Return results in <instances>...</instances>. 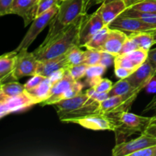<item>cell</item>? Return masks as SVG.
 I'll use <instances>...</instances> for the list:
<instances>
[{
  "label": "cell",
  "instance_id": "cell-8",
  "mask_svg": "<svg viewBox=\"0 0 156 156\" xmlns=\"http://www.w3.org/2000/svg\"><path fill=\"white\" fill-rule=\"evenodd\" d=\"M105 26L100 13L95 11L93 14L87 15L81 27L79 35V47H85L95 34Z\"/></svg>",
  "mask_w": 156,
  "mask_h": 156
},
{
  "label": "cell",
  "instance_id": "cell-50",
  "mask_svg": "<svg viewBox=\"0 0 156 156\" xmlns=\"http://www.w3.org/2000/svg\"><path fill=\"white\" fill-rule=\"evenodd\" d=\"M31 1H34V2H38V0H31Z\"/></svg>",
  "mask_w": 156,
  "mask_h": 156
},
{
  "label": "cell",
  "instance_id": "cell-41",
  "mask_svg": "<svg viewBox=\"0 0 156 156\" xmlns=\"http://www.w3.org/2000/svg\"><path fill=\"white\" fill-rule=\"evenodd\" d=\"M147 59L152 64V67L155 69V74L156 76V47L154 49L151 48L149 50V54H148Z\"/></svg>",
  "mask_w": 156,
  "mask_h": 156
},
{
  "label": "cell",
  "instance_id": "cell-33",
  "mask_svg": "<svg viewBox=\"0 0 156 156\" xmlns=\"http://www.w3.org/2000/svg\"><path fill=\"white\" fill-rule=\"evenodd\" d=\"M113 86V82L108 79H101L94 87L95 91L98 92H109Z\"/></svg>",
  "mask_w": 156,
  "mask_h": 156
},
{
  "label": "cell",
  "instance_id": "cell-28",
  "mask_svg": "<svg viewBox=\"0 0 156 156\" xmlns=\"http://www.w3.org/2000/svg\"><path fill=\"white\" fill-rule=\"evenodd\" d=\"M129 8L138 12L156 13V0H141Z\"/></svg>",
  "mask_w": 156,
  "mask_h": 156
},
{
  "label": "cell",
  "instance_id": "cell-34",
  "mask_svg": "<svg viewBox=\"0 0 156 156\" xmlns=\"http://www.w3.org/2000/svg\"><path fill=\"white\" fill-rule=\"evenodd\" d=\"M85 93H86V94L90 98L93 99L94 101H97L98 102L103 101L106 100L107 98H109L108 92H98L92 87H90L89 89L87 90Z\"/></svg>",
  "mask_w": 156,
  "mask_h": 156
},
{
  "label": "cell",
  "instance_id": "cell-31",
  "mask_svg": "<svg viewBox=\"0 0 156 156\" xmlns=\"http://www.w3.org/2000/svg\"><path fill=\"white\" fill-rule=\"evenodd\" d=\"M88 67V65L82 63L79 64V65L70 66L67 67L66 69L68 70L69 73H70L71 76L75 80L79 81V79L85 77Z\"/></svg>",
  "mask_w": 156,
  "mask_h": 156
},
{
  "label": "cell",
  "instance_id": "cell-20",
  "mask_svg": "<svg viewBox=\"0 0 156 156\" xmlns=\"http://www.w3.org/2000/svg\"><path fill=\"white\" fill-rule=\"evenodd\" d=\"M17 53L18 52L14 50L0 56V82L2 84L9 77H12Z\"/></svg>",
  "mask_w": 156,
  "mask_h": 156
},
{
  "label": "cell",
  "instance_id": "cell-16",
  "mask_svg": "<svg viewBox=\"0 0 156 156\" xmlns=\"http://www.w3.org/2000/svg\"><path fill=\"white\" fill-rule=\"evenodd\" d=\"M66 53L67 52L57 57L46 59V60H38L37 74L48 78L58 70L61 69H66L68 67Z\"/></svg>",
  "mask_w": 156,
  "mask_h": 156
},
{
  "label": "cell",
  "instance_id": "cell-48",
  "mask_svg": "<svg viewBox=\"0 0 156 156\" xmlns=\"http://www.w3.org/2000/svg\"><path fill=\"white\" fill-rule=\"evenodd\" d=\"M91 1V0H84V2H85V13H87V7H88V3H89V2Z\"/></svg>",
  "mask_w": 156,
  "mask_h": 156
},
{
  "label": "cell",
  "instance_id": "cell-40",
  "mask_svg": "<svg viewBox=\"0 0 156 156\" xmlns=\"http://www.w3.org/2000/svg\"><path fill=\"white\" fill-rule=\"evenodd\" d=\"M131 156H156V145L150 146L134 152Z\"/></svg>",
  "mask_w": 156,
  "mask_h": 156
},
{
  "label": "cell",
  "instance_id": "cell-19",
  "mask_svg": "<svg viewBox=\"0 0 156 156\" xmlns=\"http://www.w3.org/2000/svg\"><path fill=\"white\" fill-rule=\"evenodd\" d=\"M53 84V82L50 78H46L37 87L25 91L29 97L35 102V104H40L50 97Z\"/></svg>",
  "mask_w": 156,
  "mask_h": 156
},
{
  "label": "cell",
  "instance_id": "cell-4",
  "mask_svg": "<svg viewBox=\"0 0 156 156\" xmlns=\"http://www.w3.org/2000/svg\"><path fill=\"white\" fill-rule=\"evenodd\" d=\"M59 4L55 5L52 8H50L49 10L45 12L44 13L38 15L34 18L31 22L30 28L28 29L27 32L24 37H23L22 41L20 43L18 47L15 49V51L18 52L21 50H27L30 47V44L34 41L37 37L38 36L40 33L47 27L48 24H50V21H52L56 14L57 13L59 10Z\"/></svg>",
  "mask_w": 156,
  "mask_h": 156
},
{
  "label": "cell",
  "instance_id": "cell-2",
  "mask_svg": "<svg viewBox=\"0 0 156 156\" xmlns=\"http://www.w3.org/2000/svg\"><path fill=\"white\" fill-rule=\"evenodd\" d=\"M85 12L84 0H62L57 13L50 23V29L44 42L60 33Z\"/></svg>",
  "mask_w": 156,
  "mask_h": 156
},
{
  "label": "cell",
  "instance_id": "cell-46",
  "mask_svg": "<svg viewBox=\"0 0 156 156\" xmlns=\"http://www.w3.org/2000/svg\"><path fill=\"white\" fill-rule=\"evenodd\" d=\"M140 1H141V0H125V3H126V7L129 8L130 7L131 5L136 4V3Z\"/></svg>",
  "mask_w": 156,
  "mask_h": 156
},
{
  "label": "cell",
  "instance_id": "cell-27",
  "mask_svg": "<svg viewBox=\"0 0 156 156\" xmlns=\"http://www.w3.org/2000/svg\"><path fill=\"white\" fill-rule=\"evenodd\" d=\"M84 58H85V51L81 50L79 46L72 47L66 53L68 66L82 64Z\"/></svg>",
  "mask_w": 156,
  "mask_h": 156
},
{
  "label": "cell",
  "instance_id": "cell-12",
  "mask_svg": "<svg viewBox=\"0 0 156 156\" xmlns=\"http://www.w3.org/2000/svg\"><path fill=\"white\" fill-rule=\"evenodd\" d=\"M60 121L69 123L75 119L82 118L93 114H102L100 108V102L90 98L83 106L68 112H57Z\"/></svg>",
  "mask_w": 156,
  "mask_h": 156
},
{
  "label": "cell",
  "instance_id": "cell-35",
  "mask_svg": "<svg viewBox=\"0 0 156 156\" xmlns=\"http://www.w3.org/2000/svg\"><path fill=\"white\" fill-rule=\"evenodd\" d=\"M115 57L116 56L111 54V53L105 51H101V56L99 65H101L103 66L106 67V68H108L111 66L114 65Z\"/></svg>",
  "mask_w": 156,
  "mask_h": 156
},
{
  "label": "cell",
  "instance_id": "cell-43",
  "mask_svg": "<svg viewBox=\"0 0 156 156\" xmlns=\"http://www.w3.org/2000/svg\"><path fill=\"white\" fill-rule=\"evenodd\" d=\"M143 133H146L147 135L152 136L155 137L156 138V123H151L148 126L146 130L144 131Z\"/></svg>",
  "mask_w": 156,
  "mask_h": 156
},
{
  "label": "cell",
  "instance_id": "cell-32",
  "mask_svg": "<svg viewBox=\"0 0 156 156\" xmlns=\"http://www.w3.org/2000/svg\"><path fill=\"white\" fill-rule=\"evenodd\" d=\"M62 0H38L37 2V16L47 12V10L54 6L60 4Z\"/></svg>",
  "mask_w": 156,
  "mask_h": 156
},
{
  "label": "cell",
  "instance_id": "cell-17",
  "mask_svg": "<svg viewBox=\"0 0 156 156\" xmlns=\"http://www.w3.org/2000/svg\"><path fill=\"white\" fill-rule=\"evenodd\" d=\"M123 0H116L107 3H102L98 11L100 13L105 25H108L111 21L121 15L126 9Z\"/></svg>",
  "mask_w": 156,
  "mask_h": 156
},
{
  "label": "cell",
  "instance_id": "cell-24",
  "mask_svg": "<svg viewBox=\"0 0 156 156\" xmlns=\"http://www.w3.org/2000/svg\"><path fill=\"white\" fill-rule=\"evenodd\" d=\"M109 30L110 27H108V25H105L91 37V39L85 44V47H86V49H95V50H101L102 47L108 37Z\"/></svg>",
  "mask_w": 156,
  "mask_h": 156
},
{
  "label": "cell",
  "instance_id": "cell-51",
  "mask_svg": "<svg viewBox=\"0 0 156 156\" xmlns=\"http://www.w3.org/2000/svg\"><path fill=\"white\" fill-rule=\"evenodd\" d=\"M1 85H2V83H1V82H0V87H1Z\"/></svg>",
  "mask_w": 156,
  "mask_h": 156
},
{
  "label": "cell",
  "instance_id": "cell-18",
  "mask_svg": "<svg viewBox=\"0 0 156 156\" xmlns=\"http://www.w3.org/2000/svg\"><path fill=\"white\" fill-rule=\"evenodd\" d=\"M90 98L86 94V93H80L78 95L71 98H67L61 100L55 103L54 106L57 112H68L73 111L80 107L85 105L89 101Z\"/></svg>",
  "mask_w": 156,
  "mask_h": 156
},
{
  "label": "cell",
  "instance_id": "cell-49",
  "mask_svg": "<svg viewBox=\"0 0 156 156\" xmlns=\"http://www.w3.org/2000/svg\"><path fill=\"white\" fill-rule=\"evenodd\" d=\"M156 123V116L155 115L154 117H152V118H151V123Z\"/></svg>",
  "mask_w": 156,
  "mask_h": 156
},
{
  "label": "cell",
  "instance_id": "cell-45",
  "mask_svg": "<svg viewBox=\"0 0 156 156\" xmlns=\"http://www.w3.org/2000/svg\"><path fill=\"white\" fill-rule=\"evenodd\" d=\"M112 1H116V0H91V1L89 2V3H88L86 11L88 12V9H89L91 7H92L93 5H94L102 4V3H107V2H112ZM123 1H125V0H123Z\"/></svg>",
  "mask_w": 156,
  "mask_h": 156
},
{
  "label": "cell",
  "instance_id": "cell-14",
  "mask_svg": "<svg viewBox=\"0 0 156 156\" xmlns=\"http://www.w3.org/2000/svg\"><path fill=\"white\" fill-rule=\"evenodd\" d=\"M12 14L21 16L24 20V27H26L37 16V2L31 0H14Z\"/></svg>",
  "mask_w": 156,
  "mask_h": 156
},
{
  "label": "cell",
  "instance_id": "cell-7",
  "mask_svg": "<svg viewBox=\"0 0 156 156\" xmlns=\"http://www.w3.org/2000/svg\"><path fill=\"white\" fill-rule=\"evenodd\" d=\"M153 145H156L155 137L142 133L135 140L125 141L116 145L112 150V155L114 156L132 155L134 152Z\"/></svg>",
  "mask_w": 156,
  "mask_h": 156
},
{
  "label": "cell",
  "instance_id": "cell-5",
  "mask_svg": "<svg viewBox=\"0 0 156 156\" xmlns=\"http://www.w3.org/2000/svg\"><path fill=\"white\" fill-rule=\"evenodd\" d=\"M38 60L32 53L27 50H21L18 52L15 57V68L12 78L14 80H18L24 76H33L37 74Z\"/></svg>",
  "mask_w": 156,
  "mask_h": 156
},
{
  "label": "cell",
  "instance_id": "cell-23",
  "mask_svg": "<svg viewBox=\"0 0 156 156\" xmlns=\"http://www.w3.org/2000/svg\"><path fill=\"white\" fill-rule=\"evenodd\" d=\"M106 67L101 65L90 66L88 67L85 77H86V80L85 82V85H88L89 87H94L95 84L101 79V76L106 71Z\"/></svg>",
  "mask_w": 156,
  "mask_h": 156
},
{
  "label": "cell",
  "instance_id": "cell-36",
  "mask_svg": "<svg viewBox=\"0 0 156 156\" xmlns=\"http://www.w3.org/2000/svg\"><path fill=\"white\" fill-rule=\"evenodd\" d=\"M45 79L46 77L38 74H36L34 75V76H31V78L24 84L25 90L31 89V88H35V87L37 86L38 85H40V84H41Z\"/></svg>",
  "mask_w": 156,
  "mask_h": 156
},
{
  "label": "cell",
  "instance_id": "cell-44",
  "mask_svg": "<svg viewBox=\"0 0 156 156\" xmlns=\"http://www.w3.org/2000/svg\"><path fill=\"white\" fill-rule=\"evenodd\" d=\"M156 110V95L153 97V98L151 100V101L146 105V107L145 108L143 112H148V111H155Z\"/></svg>",
  "mask_w": 156,
  "mask_h": 156
},
{
  "label": "cell",
  "instance_id": "cell-29",
  "mask_svg": "<svg viewBox=\"0 0 156 156\" xmlns=\"http://www.w3.org/2000/svg\"><path fill=\"white\" fill-rule=\"evenodd\" d=\"M148 54H149V50H143V49H136L127 53H125V55L128 56L138 67H140L143 62L147 60Z\"/></svg>",
  "mask_w": 156,
  "mask_h": 156
},
{
  "label": "cell",
  "instance_id": "cell-21",
  "mask_svg": "<svg viewBox=\"0 0 156 156\" xmlns=\"http://www.w3.org/2000/svg\"><path fill=\"white\" fill-rule=\"evenodd\" d=\"M127 35L128 37L133 40L140 49L149 50L155 44L152 34L148 31L135 32L127 34Z\"/></svg>",
  "mask_w": 156,
  "mask_h": 156
},
{
  "label": "cell",
  "instance_id": "cell-11",
  "mask_svg": "<svg viewBox=\"0 0 156 156\" xmlns=\"http://www.w3.org/2000/svg\"><path fill=\"white\" fill-rule=\"evenodd\" d=\"M75 82H76V80L72 77L68 70L66 69V73L64 76L59 80L56 81L53 84L50 97L47 100L40 103V105L41 106L54 105L56 102L61 101L65 93L73 86Z\"/></svg>",
  "mask_w": 156,
  "mask_h": 156
},
{
  "label": "cell",
  "instance_id": "cell-30",
  "mask_svg": "<svg viewBox=\"0 0 156 156\" xmlns=\"http://www.w3.org/2000/svg\"><path fill=\"white\" fill-rule=\"evenodd\" d=\"M101 56V50L95 49H87L85 51V58L83 63L90 66L98 65Z\"/></svg>",
  "mask_w": 156,
  "mask_h": 156
},
{
  "label": "cell",
  "instance_id": "cell-1",
  "mask_svg": "<svg viewBox=\"0 0 156 156\" xmlns=\"http://www.w3.org/2000/svg\"><path fill=\"white\" fill-rule=\"evenodd\" d=\"M87 14L81 15L73 24L60 33L47 41L43 42L33 53L39 61L57 57L68 52L72 47L79 46V35L81 27Z\"/></svg>",
  "mask_w": 156,
  "mask_h": 156
},
{
  "label": "cell",
  "instance_id": "cell-10",
  "mask_svg": "<svg viewBox=\"0 0 156 156\" xmlns=\"http://www.w3.org/2000/svg\"><path fill=\"white\" fill-rule=\"evenodd\" d=\"M108 27L111 29H117L125 33H135V32L148 31L155 28L156 26L148 24L140 18H129V17L119 15L117 18L111 21Z\"/></svg>",
  "mask_w": 156,
  "mask_h": 156
},
{
  "label": "cell",
  "instance_id": "cell-9",
  "mask_svg": "<svg viewBox=\"0 0 156 156\" xmlns=\"http://www.w3.org/2000/svg\"><path fill=\"white\" fill-rule=\"evenodd\" d=\"M69 123H77L82 127L92 130H113L116 129L115 121L106 114H98L75 119Z\"/></svg>",
  "mask_w": 156,
  "mask_h": 156
},
{
  "label": "cell",
  "instance_id": "cell-39",
  "mask_svg": "<svg viewBox=\"0 0 156 156\" xmlns=\"http://www.w3.org/2000/svg\"><path fill=\"white\" fill-rule=\"evenodd\" d=\"M136 49H140L139 48V47L137 46V44L134 42L133 40H131L130 38L127 37V40L126 41V42L123 44V47L121 49V51H120V55L121 54H125V53H127L129 52L133 51L134 50H136Z\"/></svg>",
  "mask_w": 156,
  "mask_h": 156
},
{
  "label": "cell",
  "instance_id": "cell-47",
  "mask_svg": "<svg viewBox=\"0 0 156 156\" xmlns=\"http://www.w3.org/2000/svg\"><path fill=\"white\" fill-rule=\"evenodd\" d=\"M148 32H149V33L152 34V37H153L154 39V42H155V44H156V27L154 29H152V30H148Z\"/></svg>",
  "mask_w": 156,
  "mask_h": 156
},
{
  "label": "cell",
  "instance_id": "cell-25",
  "mask_svg": "<svg viewBox=\"0 0 156 156\" xmlns=\"http://www.w3.org/2000/svg\"><path fill=\"white\" fill-rule=\"evenodd\" d=\"M120 15L129 18H140L148 24H153L156 26V13H147V12H141L133 10L129 8H126V10Z\"/></svg>",
  "mask_w": 156,
  "mask_h": 156
},
{
  "label": "cell",
  "instance_id": "cell-26",
  "mask_svg": "<svg viewBox=\"0 0 156 156\" xmlns=\"http://www.w3.org/2000/svg\"><path fill=\"white\" fill-rule=\"evenodd\" d=\"M133 90H134V88L130 85L127 79H120L118 82L113 85L112 88L108 92V95L109 97L125 95V94L131 92Z\"/></svg>",
  "mask_w": 156,
  "mask_h": 156
},
{
  "label": "cell",
  "instance_id": "cell-37",
  "mask_svg": "<svg viewBox=\"0 0 156 156\" xmlns=\"http://www.w3.org/2000/svg\"><path fill=\"white\" fill-rule=\"evenodd\" d=\"M14 0H0V17L12 14Z\"/></svg>",
  "mask_w": 156,
  "mask_h": 156
},
{
  "label": "cell",
  "instance_id": "cell-42",
  "mask_svg": "<svg viewBox=\"0 0 156 156\" xmlns=\"http://www.w3.org/2000/svg\"><path fill=\"white\" fill-rule=\"evenodd\" d=\"M146 90V91L149 94H153V93H156V76H154L150 81H149V83L147 84V85L146 86V88H144Z\"/></svg>",
  "mask_w": 156,
  "mask_h": 156
},
{
  "label": "cell",
  "instance_id": "cell-6",
  "mask_svg": "<svg viewBox=\"0 0 156 156\" xmlns=\"http://www.w3.org/2000/svg\"><path fill=\"white\" fill-rule=\"evenodd\" d=\"M35 102L27 92L14 98H7L0 94V119L13 113L22 112L34 106Z\"/></svg>",
  "mask_w": 156,
  "mask_h": 156
},
{
  "label": "cell",
  "instance_id": "cell-22",
  "mask_svg": "<svg viewBox=\"0 0 156 156\" xmlns=\"http://www.w3.org/2000/svg\"><path fill=\"white\" fill-rule=\"evenodd\" d=\"M25 93L24 85H21L19 82H14L2 84L0 87V94L7 98L18 97Z\"/></svg>",
  "mask_w": 156,
  "mask_h": 156
},
{
  "label": "cell",
  "instance_id": "cell-38",
  "mask_svg": "<svg viewBox=\"0 0 156 156\" xmlns=\"http://www.w3.org/2000/svg\"><path fill=\"white\" fill-rule=\"evenodd\" d=\"M134 72V70L124 68V67L115 66L114 67V74L120 79H126L129 77L131 74Z\"/></svg>",
  "mask_w": 156,
  "mask_h": 156
},
{
  "label": "cell",
  "instance_id": "cell-13",
  "mask_svg": "<svg viewBox=\"0 0 156 156\" xmlns=\"http://www.w3.org/2000/svg\"><path fill=\"white\" fill-rule=\"evenodd\" d=\"M155 76V69L147 59L126 79L134 89L142 91Z\"/></svg>",
  "mask_w": 156,
  "mask_h": 156
},
{
  "label": "cell",
  "instance_id": "cell-3",
  "mask_svg": "<svg viewBox=\"0 0 156 156\" xmlns=\"http://www.w3.org/2000/svg\"><path fill=\"white\" fill-rule=\"evenodd\" d=\"M108 116L115 121L116 129L114 133L117 138V144L125 142V139L133 134L143 133L151 123L152 117H143L123 111L119 113H108Z\"/></svg>",
  "mask_w": 156,
  "mask_h": 156
},
{
  "label": "cell",
  "instance_id": "cell-52",
  "mask_svg": "<svg viewBox=\"0 0 156 156\" xmlns=\"http://www.w3.org/2000/svg\"><path fill=\"white\" fill-rule=\"evenodd\" d=\"M155 116H156V110H155Z\"/></svg>",
  "mask_w": 156,
  "mask_h": 156
},
{
  "label": "cell",
  "instance_id": "cell-15",
  "mask_svg": "<svg viewBox=\"0 0 156 156\" xmlns=\"http://www.w3.org/2000/svg\"><path fill=\"white\" fill-rule=\"evenodd\" d=\"M127 37V34L125 32L117 29L110 28L108 37L102 47L101 51L108 52L116 56H118Z\"/></svg>",
  "mask_w": 156,
  "mask_h": 156
}]
</instances>
